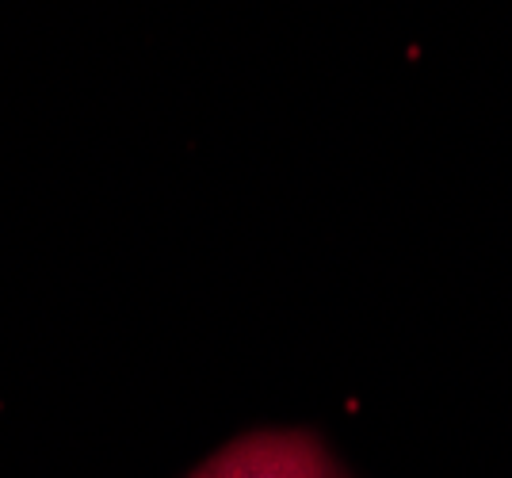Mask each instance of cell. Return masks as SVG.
I'll return each instance as SVG.
<instances>
[{
	"instance_id": "6da1fadb",
	"label": "cell",
	"mask_w": 512,
	"mask_h": 478,
	"mask_svg": "<svg viewBox=\"0 0 512 478\" xmlns=\"http://www.w3.org/2000/svg\"><path fill=\"white\" fill-rule=\"evenodd\" d=\"M192 478H348L314 433H249L214 452Z\"/></svg>"
}]
</instances>
